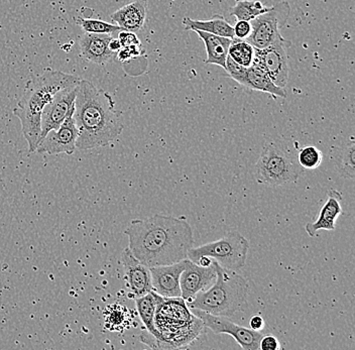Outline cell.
<instances>
[{"instance_id":"6da1fadb","label":"cell","mask_w":355,"mask_h":350,"mask_svg":"<svg viewBox=\"0 0 355 350\" xmlns=\"http://www.w3.org/2000/svg\"><path fill=\"white\" fill-rule=\"evenodd\" d=\"M124 234L133 256L148 268L186 260L195 243L192 227L184 216L155 214L150 218L135 219Z\"/></svg>"},{"instance_id":"83f0119b","label":"cell","mask_w":355,"mask_h":350,"mask_svg":"<svg viewBox=\"0 0 355 350\" xmlns=\"http://www.w3.org/2000/svg\"><path fill=\"white\" fill-rule=\"evenodd\" d=\"M77 24L87 34L111 35L121 30V28L116 26V24L106 23V21H100V19H82V17H79Z\"/></svg>"},{"instance_id":"5b68a950","label":"cell","mask_w":355,"mask_h":350,"mask_svg":"<svg viewBox=\"0 0 355 350\" xmlns=\"http://www.w3.org/2000/svg\"><path fill=\"white\" fill-rule=\"evenodd\" d=\"M155 326L159 338L154 349H180L194 340L204 325L189 311L181 297L164 298L157 295Z\"/></svg>"},{"instance_id":"277c9868","label":"cell","mask_w":355,"mask_h":350,"mask_svg":"<svg viewBox=\"0 0 355 350\" xmlns=\"http://www.w3.org/2000/svg\"><path fill=\"white\" fill-rule=\"evenodd\" d=\"M217 277L214 283L200 292L190 303V309H198L215 316L232 317L248 306L250 285L241 274L224 269L215 261Z\"/></svg>"},{"instance_id":"7c38bea8","label":"cell","mask_w":355,"mask_h":350,"mask_svg":"<svg viewBox=\"0 0 355 350\" xmlns=\"http://www.w3.org/2000/svg\"><path fill=\"white\" fill-rule=\"evenodd\" d=\"M77 86H71L58 91L52 100L44 106L42 112L41 136L39 143L49 132L58 130L72 112L76 98Z\"/></svg>"},{"instance_id":"7402d4cb","label":"cell","mask_w":355,"mask_h":350,"mask_svg":"<svg viewBox=\"0 0 355 350\" xmlns=\"http://www.w3.org/2000/svg\"><path fill=\"white\" fill-rule=\"evenodd\" d=\"M183 24L186 30H198L209 33V34L234 39L233 26L222 15H214L208 21H197V19H192L190 17H185L183 19Z\"/></svg>"},{"instance_id":"4fadbf2b","label":"cell","mask_w":355,"mask_h":350,"mask_svg":"<svg viewBox=\"0 0 355 350\" xmlns=\"http://www.w3.org/2000/svg\"><path fill=\"white\" fill-rule=\"evenodd\" d=\"M216 277L215 261L209 267H201L188 259L187 265L180 278L181 298L186 304L190 303L197 294L210 288L216 280Z\"/></svg>"},{"instance_id":"7a4b0ae2","label":"cell","mask_w":355,"mask_h":350,"mask_svg":"<svg viewBox=\"0 0 355 350\" xmlns=\"http://www.w3.org/2000/svg\"><path fill=\"white\" fill-rule=\"evenodd\" d=\"M75 123L79 132L80 150L106 147L123 130L112 97L87 80H80L75 98Z\"/></svg>"},{"instance_id":"e0dca14e","label":"cell","mask_w":355,"mask_h":350,"mask_svg":"<svg viewBox=\"0 0 355 350\" xmlns=\"http://www.w3.org/2000/svg\"><path fill=\"white\" fill-rule=\"evenodd\" d=\"M343 214V194L337 190L331 189L328 192L327 201L321 208L320 213L314 222L306 225V232L314 238L317 232L321 230L332 231L338 217Z\"/></svg>"},{"instance_id":"9a60e30c","label":"cell","mask_w":355,"mask_h":350,"mask_svg":"<svg viewBox=\"0 0 355 350\" xmlns=\"http://www.w3.org/2000/svg\"><path fill=\"white\" fill-rule=\"evenodd\" d=\"M187 263L188 259H186L173 265L150 268L153 291L164 298L181 297L180 278Z\"/></svg>"},{"instance_id":"603a6c76","label":"cell","mask_w":355,"mask_h":350,"mask_svg":"<svg viewBox=\"0 0 355 350\" xmlns=\"http://www.w3.org/2000/svg\"><path fill=\"white\" fill-rule=\"evenodd\" d=\"M257 0H241L232 8L230 15L236 17L237 21H252L259 15L270 10Z\"/></svg>"},{"instance_id":"d6a6232c","label":"cell","mask_w":355,"mask_h":350,"mask_svg":"<svg viewBox=\"0 0 355 350\" xmlns=\"http://www.w3.org/2000/svg\"><path fill=\"white\" fill-rule=\"evenodd\" d=\"M266 323L263 320V317L261 315H254L250 318V328L254 331H263L265 329Z\"/></svg>"},{"instance_id":"2e32d148","label":"cell","mask_w":355,"mask_h":350,"mask_svg":"<svg viewBox=\"0 0 355 350\" xmlns=\"http://www.w3.org/2000/svg\"><path fill=\"white\" fill-rule=\"evenodd\" d=\"M111 37H112L110 35L85 33L80 37L79 45L81 56L86 61L99 66L110 63L116 58V54L111 52L108 48Z\"/></svg>"},{"instance_id":"30bf717a","label":"cell","mask_w":355,"mask_h":350,"mask_svg":"<svg viewBox=\"0 0 355 350\" xmlns=\"http://www.w3.org/2000/svg\"><path fill=\"white\" fill-rule=\"evenodd\" d=\"M290 42L285 39L265 49H254L252 64L263 69L279 87L285 88L288 79L287 48Z\"/></svg>"},{"instance_id":"52a82bcc","label":"cell","mask_w":355,"mask_h":350,"mask_svg":"<svg viewBox=\"0 0 355 350\" xmlns=\"http://www.w3.org/2000/svg\"><path fill=\"white\" fill-rule=\"evenodd\" d=\"M248 250L250 241L239 231H230L218 240L192 247L188 252V259L196 263L201 256H208L224 269L236 272L245 265Z\"/></svg>"},{"instance_id":"4dcf8cb0","label":"cell","mask_w":355,"mask_h":350,"mask_svg":"<svg viewBox=\"0 0 355 350\" xmlns=\"http://www.w3.org/2000/svg\"><path fill=\"white\" fill-rule=\"evenodd\" d=\"M117 39L121 42L122 46L141 45V41H139L135 33L128 32V30H121Z\"/></svg>"},{"instance_id":"f546056e","label":"cell","mask_w":355,"mask_h":350,"mask_svg":"<svg viewBox=\"0 0 355 350\" xmlns=\"http://www.w3.org/2000/svg\"><path fill=\"white\" fill-rule=\"evenodd\" d=\"M252 32V24L248 21H237L233 26L234 39L246 40Z\"/></svg>"},{"instance_id":"8fae6325","label":"cell","mask_w":355,"mask_h":350,"mask_svg":"<svg viewBox=\"0 0 355 350\" xmlns=\"http://www.w3.org/2000/svg\"><path fill=\"white\" fill-rule=\"evenodd\" d=\"M75 107V105H74ZM74 108L58 130H53L40 141L35 152L39 154H46L49 156H57L66 154L71 156L77 150L76 143L79 132L75 123Z\"/></svg>"},{"instance_id":"44dd1931","label":"cell","mask_w":355,"mask_h":350,"mask_svg":"<svg viewBox=\"0 0 355 350\" xmlns=\"http://www.w3.org/2000/svg\"><path fill=\"white\" fill-rule=\"evenodd\" d=\"M243 86L248 89L268 93L274 97L286 98L287 96L285 88L277 86L265 71L254 64H252V66L246 70L245 81H244Z\"/></svg>"},{"instance_id":"8992f818","label":"cell","mask_w":355,"mask_h":350,"mask_svg":"<svg viewBox=\"0 0 355 350\" xmlns=\"http://www.w3.org/2000/svg\"><path fill=\"white\" fill-rule=\"evenodd\" d=\"M303 169L296 154L279 143H268L261 150L254 167V176L259 184L282 186L298 180Z\"/></svg>"},{"instance_id":"3957f363","label":"cell","mask_w":355,"mask_h":350,"mask_svg":"<svg viewBox=\"0 0 355 350\" xmlns=\"http://www.w3.org/2000/svg\"><path fill=\"white\" fill-rule=\"evenodd\" d=\"M80 80L74 75L52 69H46L43 74L28 80L24 95L13 110V114L21 121V132L28 143V152H35L39 145L41 117L44 106L52 100L58 91L76 86Z\"/></svg>"},{"instance_id":"ffe728a7","label":"cell","mask_w":355,"mask_h":350,"mask_svg":"<svg viewBox=\"0 0 355 350\" xmlns=\"http://www.w3.org/2000/svg\"><path fill=\"white\" fill-rule=\"evenodd\" d=\"M193 32L196 33L200 39L205 44L206 53H207V59H206L205 63L214 64V65L221 66L222 68L225 69L226 58L228 56V50H230L232 39L198 30H194Z\"/></svg>"},{"instance_id":"d6986e66","label":"cell","mask_w":355,"mask_h":350,"mask_svg":"<svg viewBox=\"0 0 355 350\" xmlns=\"http://www.w3.org/2000/svg\"><path fill=\"white\" fill-rule=\"evenodd\" d=\"M157 294L154 291L144 296L135 299L137 312L141 317V322L146 328V333L141 335V340L144 344L154 349L155 342L159 340V332L155 326V314L157 309Z\"/></svg>"},{"instance_id":"f1b7e54d","label":"cell","mask_w":355,"mask_h":350,"mask_svg":"<svg viewBox=\"0 0 355 350\" xmlns=\"http://www.w3.org/2000/svg\"><path fill=\"white\" fill-rule=\"evenodd\" d=\"M224 70L228 73V75H230L234 81H236L237 83L243 86L248 68L243 67V66L237 64L236 62L233 61L232 58L227 56V58H226L225 69H224Z\"/></svg>"},{"instance_id":"ac0fdd59","label":"cell","mask_w":355,"mask_h":350,"mask_svg":"<svg viewBox=\"0 0 355 350\" xmlns=\"http://www.w3.org/2000/svg\"><path fill=\"white\" fill-rule=\"evenodd\" d=\"M146 0H135L111 15V19L121 30L137 33L144 28L146 19Z\"/></svg>"},{"instance_id":"5bb4252c","label":"cell","mask_w":355,"mask_h":350,"mask_svg":"<svg viewBox=\"0 0 355 350\" xmlns=\"http://www.w3.org/2000/svg\"><path fill=\"white\" fill-rule=\"evenodd\" d=\"M121 263L126 285L135 299L153 291L150 268L137 260L128 247L122 252Z\"/></svg>"},{"instance_id":"836d02e7","label":"cell","mask_w":355,"mask_h":350,"mask_svg":"<svg viewBox=\"0 0 355 350\" xmlns=\"http://www.w3.org/2000/svg\"><path fill=\"white\" fill-rule=\"evenodd\" d=\"M108 48H110L111 52L117 54V52L121 50L122 46L121 42L119 41V39H113V37H111L110 44H108Z\"/></svg>"},{"instance_id":"1f68e13d","label":"cell","mask_w":355,"mask_h":350,"mask_svg":"<svg viewBox=\"0 0 355 350\" xmlns=\"http://www.w3.org/2000/svg\"><path fill=\"white\" fill-rule=\"evenodd\" d=\"M281 349L279 339L274 335H263L259 340V349L261 350H279Z\"/></svg>"},{"instance_id":"484cf974","label":"cell","mask_w":355,"mask_h":350,"mask_svg":"<svg viewBox=\"0 0 355 350\" xmlns=\"http://www.w3.org/2000/svg\"><path fill=\"white\" fill-rule=\"evenodd\" d=\"M336 164L338 172L347 179H354L355 177V146L354 139L343 148L339 157H337Z\"/></svg>"},{"instance_id":"cb8c5ba5","label":"cell","mask_w":355,"mask_h":350,"mask_svg":"<svg viewBox=\"0 0 355 350\" xmlns=\"http://www.w3.org/2000/svg\"><path fill=\"white\" fill-rule=\"evenodd\" d=\"M228 56L243 67L248 68L254 61V48L245 40L233 39L228 50Z\"/></svg>"},{"instance_id":"d4e9b609","label":"cell","mask_w":355,"mask_h":350,"mask_svg":"<svg viewBox=\"0 0 355 350\" xmlns=\"http://www.w3.org/2000/svg\"><path fill=\"white\" fill-rule=\"evenodd\" d=\"M128 321V311L123 306L114 304L106 308L105 325L111 331H122L130 324Z\"/></svg>"},{"instance_id":"4316f807","label":"cell","mask_w":355,"mask_h":350,"mask_svg":"<svg viewBox=\"0 0 355 350\" xmlns=\"http://www.w3.org/2000/svg\"><path fill=\"white\" fill-rule=\"evenodd\" d=\"M297 161L303 170H315L320 167L323 161L321 150L313 146L298 148L296 154Z\"/></svg>"},{"instance_id":"ba28073f","label":"cell","mask_w":355,"mask_h":350,"mask_svg":"<svg viewBox=\"0 0 355 350\" xmlns=\"http://www.w3.org/2000/svg\"><path fill=\"white\" fill-rule=\"evenodd\" d=\"M290 6L287 2H281L272 6L270 10L250 21L252 32L245 41L254 49H265L284 40L279 28L287 21Z\"/></svg>"},{"instance_id":"9c48e42d","label":"cell","mask_w":355,"mask_h":350,"mask_svg":"<svg viewBox=\"0 0 355 350\" xmlns=\"http://www.w3.org/2000/svg\"><path fill=\"white\" fill-rule=\"evenodd\" d=\"M195 316L198 317L204 327L209 328L215 334H228L235 339L239 347L244 350H257L259 340L263 334L259 331H254L250 328L235 324L228 320L227 317L215 316L207 312L198 309H191Z\"/></svg>"}]
</instances>
